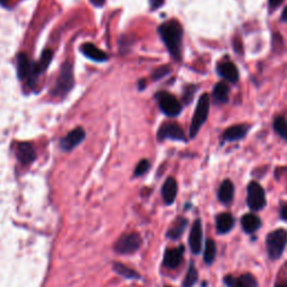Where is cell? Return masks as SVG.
<instances>
[{
  "label": "cell",
  "instance_id": "1",
  "mask_svg": "<svg viewBox=\"0 0 287 287\" xmlns=\"http://www.w3.org/2000/svg\"><path fill=\"white\" fill-rule=\"evenodd\" d=\"M159 32L171 55L175 60H180L182 38H183V28L181 24L176 21L166 22L162 24Z\"/></svg>",
  "mask_w": 287,
  "mask_h": 287
},
{
  "label": "cell",
  "instance_id": "2",
  "mask_svg": "<svg viewBox=\"0 0 287 287\" xmlns=\"http://www.w3.org/2000/svg\"><path fill=\"white\" fill-rule=\"evenodd\" d=\"M287 242V232L284 229H277L267 234L266 248L270 259H278L283 253Z\"/></svg>",
  "mask_w": 287,
  "mask_h": 287
},
{
  "label": "cell",
  "instance_id": "3",
  "mask_svg": "<svg viewBox=\"0 0 287 287\" xmlns=\"http://www.w3.org/2000/svg\"><path fill=\"white\" fill-rule=\"evenodd\" d=\"M209 110H210V98L209 94L204 93L200 97L198 106L195 108L194 116L192 118V122H191L190 127V137L194 138L198 135L199 130L204 125V122L207 121L209 116Z\"/></svg>",
  "mask_w": 287,
  "mask_h": 287
},
{
  "label": "cell",
  "instance_id": "4",
  "mask_svg": "<svg viewBox=\"0 0 287 287\" xmlns=\"http://www.w3.org/2000/svg\"><path fill=\"white\" fill-rule=\"evenodd\" d=\"M73 66H72L70 62H65L63 66H62L60 76L57 78L52 94L55 95V97H63L66 93H69V91L73 87Z\"/></svg>",
  "mask_w": 287,
  "mask_h": 287
},
{
  "label": "cell",
  "instance_id": "5",
  "mask_svg": "<svg viewBox=\"0 0 287 287\" xmlns=\"http://www.w3.org/2000/svg\"><path fill=\"white\" fill-rule=\"evenodd\" d=\"M141 238L138 233L123 234L114 243V250L121 255H131L140 248Z\"/></svg>",
  "mask_w": 287,
  "mask_h": 287
},
{
  "label": "cell",
  "instance_id": "6",
  "mask_svg": "<svg viewBox=\"0 0 287 287\" xmlns=\"http://www.w3.org/2000/svg\"><path fill=\"white\" fill-rule=\"evenodd\" d=\"M247 204L252 211H260L266 205L265 191L257 182H250L247 189Z\"/></svg>",
  "mask_w": 287,
  "mask_h": 287
},
{
  "label": "cell",
  "instance_id": "7",
  "mask_svg": "<svg viewBox=\"0 0 287 287\" xmlns=\"http://www.w3.org/2000/svg\"><path fill=\"white\" fill-rule=\"evenodd\" d=\"M156 98L157 101H159V106L161 110L166 114V116L176 117L181 113L182 104L173 94L162 91V92H159L156 94Z\"/></svg>",
  "mask_w": 287,
  "mask_h": 287
},
{
  "label": "cell",
  "instance_id": "8",
  "mask_svg": "<svg viewBox=\"0 0 287 287\" xmlns=\"http://www.w3.org/2000/svg\"><path fill=\"white\" fill-rule=\"evenodd\" d=\"M157 138L160 140L164 139H173V140H186L184 130L178 123L169 122L164 123L161 128L159 132H157Z\"/></svg>",
  "mask_w": 287,
  "mask_h": 287
},
{
  "label": "cell",
  "instance_id": "9",
  "mask_svg": "<svg viewBox=\"0 0 287 287\" xmlns=\"http://www.w3.org/2000/svg\"><path fill=\"white\" fill-rule=\"evenodd\" d=\"M85 137V131L82 127L74 128L71 130L68 135L62 138L60 142L61 150L64 152H71L73 151L75 147H78L81 142L83 141Z\"/></svg>",
  "mask_w": 287,
  "mask_h": 287
},
{
  "label": "cell",
  "instance_id": "10",
  "mask_svg": "<svg viewBox=\"0 0 287 287\" xmlns=\"http://www.w3.org/2000/svg\"><path fill=\"white\" fill-rule=\"evenodd\" d=\"M16 157L23 165H30L36 160V152L31 142H19L16 146Z\"/></svg>",
  "mask_w": 287,
  "mask_h": 287
},
{
  "label": "cell",
  "instance_id": "11",
  "mask_svg": "<svg viewBox=\"0 0 287 287\" xmlns=\"http://www.w3.org/2000/svg\"><path fill=\"white\" fill-rule=\"evenodd\" d=\"M202 238H203V231H202V223H201V220H195L192 229H191L190 232V238H189V245L191 248V251L195 255L201 251V248H202Z\"/></svg>",
  "mask_w": 287,
  "mask_h": 287
},
{
  "label": "cell",
  "instance_id": "12",
  "mask_svg": "<svg viewBox=\"0 0 287 287\" xmlns=\"http://www.w3.org/2000/svg\"><path fill=\"white\" fill-rule=\"evenodd\" d=\"M183 255H184V247L180 246L178 248H173V249H167L165 251L164 259H163V264L165 267L171 269L178 268V267L183 261Z\"/></svg>",
  "mask_w": 287,
  "mask_h": 287
},
{
  "label": "cell",
  "instance_id": "13",
  "mask_svg": "<svg viewBox=\"0 0 287 287\" xmlns=\"http://www.w3.org/2000/svg\"><path fill=\"white\" fill-rule=\"evenodd\" d=\"M224 284L228 287H257V280L249 272L243 274L239 277L228 275L223 278Z\"/></svg>",
  "mask_w": 287,
  "mask_h": 287
},
{
  "label": "cell",
  "instance_id": "14",
  "mask_svg": "<svg viewBox=\"0 0 287 287\" xmlns=\"http://www.w3.org/2000/svg\"><path fill=\"white\" fill-rule=\"evenodd\" d=\"M176 195H178V183H176L175 179L169 178L164 182L162 188L163 200L167 205H170L175 201Z\"/></svg>",
  "mask_w": 287,
  "mask_h": 287
},
{
  "label": "cell",
  "instance_id": "15",
  "mask_svg": "<svg viewBox=\"0 0 287 287\" xmlns=\"http://www.w3.org/2000/svg\"><path fill=\"white\" fill-rule=\"evenodd\" d=\"M219 74L229 82H237L239 79V72L237 66L231 62H222L218 65Z\"/></svg>",
  "mask_w": 287,
  "mask_h": 287
},
{
  "label": "cell",
  "instance_id": "16",
  "mask_svg": "<svg viewBox=\"0 0 287 287\" xmlns=\"http://www.w3.org/2000/svg\"><path fill=\"white\" fill-rule=\"evenodd\" d=\"M248 129H249V127H248L247 125L231 126V127H229L226 131H224L223 138L227 141L240 140L247 135Z\"/></svg>",
  "mask_w": 287,
  "mask_h": 287
},
{
  "label": "cell",
  "instance_id": "17",
  "mask_svg": "<svg viewBox=\"0 0 287 287\" xmlns=\"http://www.w3.org/2000/svg\"><path fill=\"white\" fill-rule=\"evenodd\" d=\"M81 51H82V53L89 57V59L93 60V61H97V62H104L108 60V56L107 54L104 53L103 51H101L100 49H98L97 46L91 44V43H87V44L82 45L81 47Z\"/></svg>",
  "mask_w": 287,
  "mask_h": 287
},
{
  "label": "cell",
  "instance_id": "18",
  "mask_svg": "<svg viewBox=\"0 0 287 287\" xmlns=\"http://www.w3.org/2000/svg\"><path fill=\"white\" fill-rule=\"evenodd\" d=\"M234 197V185L230 180H226L222 182V184L220 185L218 198L224 204H229L232 202Z\"/></svg>",
  "mask_w": 287,
  "mask_h": 287
},
{
  "label": "cell",
  "instance_id": "19",
  "mask_svg": "<svg viewBox=\"0 0 287 287\" xmlns=\"http://www.w3.org/2000/svg\"><path fill=\"white\" fill-rule=\"evenodd\" d=\"M215 226L219 233H227L234 226V219L230 213H221L215 219Z\"/></svg>",
  "mask_w": 287,
  "mask_h": 287
},
{
  "label": "cell",
  "instance_id": "20",
  "mask_svg": "<svg viewBox=\"0 0 287 287\" xmlns=\"http://www.w3.org/2000/svg\"><path fill=\"white\" fill-rule=\"evenodd\" d=\"M260 226H261L260 219L255 214L248 213L241 218V227L243 229V231L247 233H252L257 231L258 229L260 228Z\"/></svg>",
  "mask_w": 287,
  "mask_h": 287
},
{
  "label": "cell",
  "instance_id": "21",
  "mask_svg": "<svg viewBox=\"0 0 287 287\" xmlns=\"http://www.w3.org/2000/svg\"><path fill=\"white\" fill-rule=\"evenodd\" d=\"M186 226H188V220L185 218H178L176 221L173 223V226L167 231V238L172 239V240H178V239L182 237V234L184 233Z\"/></svg>",
  "mask_w": 287,
  "mask_h": 287
},
{
  "label": "cell",
  "instance_id": "22",
  "mask_svg": "<svg viewBox=\"0 0 287 287\" xmlns=\"http://www.w3.org/2000/svg\"><path fill=\"white\" fill-rule=\"evenodd\" d=\"M32 69V64L30 60L25 53H21L17 57V72H18V78L23 80L25 78H28L30 72Z\"/></svg>",
  "mask_w": 287,
  "mask_h": 287
},
{
  "label": "cell",
  "instance_id": "23",
  "mask_svg": "<svg viewBox=\"0 0 287 287\" xmlns=\"http://www.w3.org/2000/svg\"><path fill=\"white\" fill-rule=\"evenodd\" d=\"M229 93H230V90H229V87L226 83L224 82L217 83L213 89L214 101L218 103H227L229 100Z\"/></svg>",
  "mask_w": 287,
  "mask_h": 287
},
{
  "label": "cell",
  "instance_id": "24",
  "mask_svg": "<svg viewBox=\"0 0 287 287\" xmlns=\"http://www.w3.org/2000/svg\"><path fill=\"white\" fill-rule=\"evenodd\" d=\"M113 270L116 271L118 275L125 277V278H128V279L140 278V275L138 274L135 269H132V268H130V267L121 264V262H114Z\"/></svg>",
  "mask_w": 287,
  "mask_h": 287
},
{
  "label": "cell",
  "instance_id": "25",
  "mask_svg": "<svg viewBox=\"0 0 287 287\" xmlns=\"http://www.w3.org/2000/svg\"><path fill=\"white\" fill-rule=\"evenodd\" d=\"M215 253H217V246H215V242L212 239H208L207 242H205L204 247V253H203V259L205 261V264L211 265L214 261Z\"/></svg>",
  "mask_w": 287,
  "mask_h": 287
},
{
  "label": "cell",
  "instance_id": "26",
  "mask_svg": "<svg viewBox=\"0 0 287 287\" xmlns=\"http://www.w3.org/2000/svg\"><path fill=\"white\" fill-rule=\"evenodd\" d=\"M198 278H199L198 270L193 264H191L190 268L188 270V274H186L185 278L183 280V287H193L194 284L198 281Z\"/></svg>",
  "mask_w": 287,
  "mask_h": 287
},
{
  "label": "cell",
  "instance_id": "27",
  "mask_svg": "<svg viewBox=\"0 0 287 287\" xmlns=\"http://www.w3.org/2000/svg\"><path fill=\"white\" fill-rule=\"evenodd\" d=\"M274 129L278 135L287 140V121L283 117H277L274 120Z\"/></svg>",
  "mask_w": 287,
  "mask_h": 287
},
{
  "label": "cell",
  "instance_id": "28",
  "mask_svg": "<svg viewBox=\"0 0 287 287\" xmlns=\"http://www.w3.org/2000/svg\"><path fill=\"white\" fill-rule=\"evenodd\" d=\"M150 169V162L147 160H141L138 163L136 169H135V176H141L146 173Z\"/></svg>",
  "mask_w": 287,
  "mask_h": 287
},
{
  "label": "cell",
  "instance_id": "29",
  "mask_svg": "<svg viewBox=\"0 0 287 287\" xmlns=\"http://www.w3.org/2000/svg\"><path fill=\"white\" fill-rule=\"evenodd\" d=\"M194 92H195V87H192V85H190V87H188L184 90L183 98H184L185 103H190L191 101H192Z\"/></svg>",
  "mask_w": 287,
  "mask_h": 287
},
{
  "label": "cell",
  "instance_id": "30",
  "mask_svg": "<svg viewBox=\"0 0 287 287\" xmlns=\"http://www.w3.org/2000/svg\"><path fill=\"white\" fill-rule=\"evenodd\" d=\"M170 66H162V68L160 69H157L155 72H154V80H159L161 78H163V76H165L166 74H169L170 73Z\"/></svg>",
  "mask_w": 287,
  "mask_h": 287
},
{
  "label": "cell",
  "instance_id": "31",
  "mask_svg": "<svg viewBox=\"0 0 287 287\" xmlns=\"http://www.w3.org/2000/svg\"><path fill=\"white\" fill-rule=\"evenodd\" d=\"M163 4H164V0H151V7L153 11L160 8Z\"/></svg>",
  "mask_w": 287,
  "mask_h": 287
},
{
  "label": "cell",
  "instance_id": "32",
  "mask_svg": "<svg viewBox=\"0 0 287 287\" xmlns=\"http://www.w3.org/2000/svg\"><path fill=\"white\" fill-rule=\"evenodd\" d=\"M280 218L287 221V203L280 208Z\"/></svg>",
  "mask_w": 287,
  "mask_h": 287
},
{
  "label": "cell",
  "instance_id": "33",
  "mask_svg": "<svg viewBox=\"0 0 287 287\" xmlns=\"http://www.w3.org/2000/svg\"><path fill=\"white\" fill-rule=\"evenodd\" d=\"M283 2L284 0H269V6H270V8L274 9L276 7H278Z\"/></svg>",
  "mask_w": 287,
  "mask_h": 287
},
{
  "label": "cell",
  "instance_id": "34",
  "mask_svg": "<svg viewBox=\"0 0 287 287\" xmlns=\"http://www.w3.org/2000/svg\"><path fill=\"white\" fill-rule=\"evenodd\" d=\"M91 4L94 5L95 7H101L106 3V0H90Z\"/></svg>",
  "mask_w": 287,
  "mask_h": 287
},
{
  "label": "cell",
  "instance_id": "35",
  "mask_svg": "<svg viewBox=\"0 0 287 287\" xmlns=\"http://www.w3.org/2000/svg\"><path fill=\"white\" fill-rule=\"evenodd\" d=\"M281 21H283V22H287V7L284 8L283 14H281Z\"/></svg>",
  "mask_w": 287,
  "mask_h": 287
},
{
  "label": "cell",
  "instance_id": "36",
  "mask_svg": "<svg viewBox=\"0 0 287 287\" xmlns=\"http://www.w3.org/2000/svg\"><path fill=\"white\" fill-rule=\"evenodd\" d=\"M275 287H287V284H276Z\"/></svg>",
  "mask_w": 287,
  "mask_h": 287
},
{
  "label": "cell",
  "instance_id": "37",
  "mask_svg": "<svg viewBox=\"0 0 287 287\" xmlns=\"http://www.w3.org/2000/svg\"><path fill=\"white\" fill-rule=\"evenodd\" d=\"M7 2H8V0H0V4H2V5H6Z\"/></svg>",
  "mask_w": 287,
  "mask_h": 287
},
{
  "label": "cell",
  "instance_id": "38",
  "mask_svg": "<svg viewBox=\"0 0 287 287\" xmlns=\"http://www.w3.org/2000/svg\"><path fill=\"white\" fill-rule=\"evenodd\" d=\"M165 287H171V286H165Z\"/></svg>",
  "mask_w": 287,
  "mask_h": 287
}]
</instances>
